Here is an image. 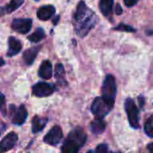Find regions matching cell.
Returning <instances> with one entry per match:
<instances>
[{"label":"cell","mask_w":153,"mask_h":153,"mask_svg":"<svg viewBox=\"0 0 153 153\" xmlns=\"http://www.w3.org/2000/svg\"><path fill=\"white\" fill-rule=\"evenodd\" d=\"M45 30L41 27H39L32 34L28 36V39L32 43H38L40 40H42L45 38Z\"/></svg>","instance_id":"cell-19"},{"label":"cell","mask_w":153,"mask_h":153,"mask_svg":"<svg viewBox=\"0 0 153 153\" xmlns=\"http://www.w3.org/2000/svg\"><path fill=\"white\" fill-rule=\"evenodd\" d=\"M22 48V44L21 40L14 37H9L8 38V50H7V56L12 57L17 54L20 53V51Z\"/></svg>","instance_id":"cell-11"},{"label":"cell","mask_w":153,"mask_h":153,"mask_svg":"<svg viewBox=\"0 0 153 153\" xmlns=\"http://www.w3.org/2000/svg\"><path fill=\"white\" fill-rule=\"evenodd\" d=\"M112 109L113 107L110 106L102 97H97L91 105V112L98 119H103Z\"/></svg>","instance_id":"cell-4"},{"label":"cell","mask_w":153,"mask_h":153,"mask_svg":"<svg viewBox=\"0 0 153 153\" xmlns=\"http://www.w3.org/2000/svg\"><path fill=\"white\" fill-rule=\"evenodd\" d=\"M2 97V113L4 115V105H5V100H4V96L2 94L1 95Z\"/></svg>","instance_id":"cell-26"},{"label":"cell","mask_w":153,"mask_h":153,"mask_svg":"<svg viewBox=\"0 0 153 153\" xmlns=\"http://www.w3.org/2000/svg\"><path fill=\"white\" fill-rule=\"evenodd\" d=\"M138 1L139 0H124V3L127 7H133L138 3Z\"/></svg>","instance_id":"cell-24"},{"label":"cell","mask_w":153,"mask_h":153,"mask_svg":"<svg viewBox=\"0 0 153 153\" xmlns=\"http://www.w3.org/2000/svg\"><path fill=\"white\" fill-rule=\"evenodd\" d=\"M39 76L45 80H49L52 77V64L48 60H45L41 63L39 68Z\"/></svg>","instance_id":"cell-14"},{"label":"cell","mask_w":153,"mask_h":153,"mask_svg":"<svg viewBox=\"0 0 153 153\" xmlns=\"http://www.w3.org/2000/svg\"><path fill=\"white\" fill-rule=\"evenodd\" d=\"M144 130L147 135L153 138V115L149 117V119L146 121L144 126Z\"/></svg>","instance_id":"cell-22"},{"label":"cell","mask_w":153,"mask_h":153,"mask_svg":"<svg viewBox=\"0 0 153 153\" xmlns=\"http://www.w3.org/2000/svg\"><path fill=\"white\" fill-rule=\"evenodd\" d=\"M126 112L128 117V121L133 128H139V109L135 102L131 99L127 98L125 102Z\"/></svg>","instance_id":"cell-5"},{"label":"cell","mask_w":153,"mask_h":153,"mask_svg":"<svg viewBox=\"0 0 153 153\" xmlns=\"http://www.w3.org/2000/svg\"><path fill=\"white\" fill-rule=\"evenodd\" d=\"M48 118H40L38 116H35L32 118L31 121V129H32V133L36 134V133H39L40 131H42L44 129V127L46 126V124L48 122Z\"/></svg>","instance_id":"cell-16"},{"label":"cell","mask_w":153,"mask_h":153,"mask_svg":"<svg viewBox=\"0 0 153 153\" xmlns=\"http://www.w3.org/2000/svg\"><path fill=\"white\" fill-rule=\"evenodd\" d=\"M148 150H149V152L151 153H153V143H150L149 145H148Z\"/></svg>","instance_id":"cell-28"},{"label":"cell","mask_w":153,"mask_h":153,"mask_svg":"<svg viewBox=\"0 0 153 153\" xmlns=\"http://www.w3.org/2000/svg\"><path fill=\"white\" fill-rule=\"evenodd\" d=\"M40 48H41V45L28 48L23 52L22 58H23V60H24V62H25V64L27 65H30L33 64V62H34L35 58L37 57Z\"/></svg>","instance_id":"cell-13"},{"label":"cell","mask_w":153,"mask_h":153,"mask_svg":"<svg viewBox=\"0 0 153 153\" xmlns=\"http://www.w3.org/2000/svg\"><path fill=\"white\" fill-rule=\"evenodd\" d=\"M109 153H120V152H109Z\"/></svg>","instance_id":"cell-33"},{"label":"cell","mask_w":153,"mask_h":153,"mask_svg":"<svg viewBox=\"0 0 153 153\" xmlns=\"http://www.w3.org/2000/svg\"><path fill=\"white\" fill-rule=\"evenodd\" d=\"M55 77L60 85L67 84L66 80H65V72L62 64H56V69H55Z\"/></svg>","instance_id":"cell-17"},{"label":"cell","mask_w":153,"mask_h":153,"mask_svg":"<svg viewBox=\"0 0 153 153\" xmlns=\"http://www.w3.org/2000/svg\"><path fill=\"white\" fill-rule=\"evenodd\" d=\"M99 17L84 1H80L73 16V25L75 33L80 38L86 37L89 32L97 25Z\"/></svg>","instance_id":"cell-1"},{"label":"cell","mask_w":153,"mask_h":153,"mask_svg":"<svg viewBox=\"0 0 153 153\" xmlns=\"http://www.w3.org/2000/svg\"><path fill=\"white\" fill-rule=\"evenodd\" d=\"M10 110H11V113H13V117H12L13 124L16 126H21L26 121L27 117H28V112H27L26 108L23 105L20 106L18 109H16L15 107L11 105Z\"/></svg>","instance_id":"cell-9"},{"label":"cell","mask_w":153,"mask_h":153,"mask_svg":"<svg viewBox=\"0 0 153 153\" xmlns=\"http://www.w3.org/2000/svg\"><path fill=\"white\" fill-rule=\"evenodd\" d=\"M114 0H100V10L105 17L111 19V14L113 12Z\"/></svg>","instance_id":"cell-15"},{"label":"cell","mask_w":153,"mask_h":153,"mask_svg":"<svg viewBox=\"0 0 153 153\" xmlns=\"http://www.w3.org/2000/svg\"><path fill=\"white\" fill-rule=\"evenodd\" d=\"M95 153H108V147L105 143H101L97 146Z\"/></svg>","instance_id":"cell-23"},{"label":"cell","mask_w":153,"mask_h":153,"mask_svg":"<svg viewBox=\"0 0 153 153\" xmlns=\"http://www.w3.org/2000/svg\"><path fill=\"white\" fill-rule=\"evenodd\" d=\"M88 153H93V152H92V151H89V152H88Z\"/></svg>","instance_id":"cell-32"},{"label":"cell","mask_w":153,"mask_h":153,"mask_svg":"<svg viewBox=\"0 0 153 153\" xmlns=\"http://www.w3.org/2000/svg\"><path fill=\"white\" fill-rule=\"evenodd\" d=\"M12 29L21 34H27L32 27V20L29 18L13 19L11 24Z\"/></svg>","instance_id":"cell-6"},{"label":"cell","mask_w":153,"mask_h":153,"mask_svg":"<svg viewBox=\"0 0 153 153\" xmlns=\"http://www.w3.org/2000/svg\"><path fill=\"white\" fill-rule=\"evenodd\" d=\"M17 141H18V135L14 132L9 133L1 141V143H0L1 153L5 152L7 151H10L11 149H13V146L16 144Z\"/></svg>","instance_id":"cell-10"},{"label":"cell","mask_w":153,"mask_h":153,"mask_svg":"<svg viewBox=\"0 0 153 153\" xmlns=\"http://www.w3.org/2000/svg\"><path fill=\"white\" fill-rule=\"evenodd\" d=\"M24 3V0H11L10 3L5 5V7H2V9L5 10L6 13H12L15 10H17L22 4Z\"/></svg>","instance_id":"cell-20"},{"label":"cell","mask_w":153,"mask_h":153,"mask_svg":"<svg viewBox=\"0 0 153 153\" xmlns=\"http://www.w3.org/2000/svg\"><path fill=\"white\" fill-rule=\"evenodd\" d=\"M55 91V86L47 82H38L32 87V93L36 97H48L50 96Z\"/></svg>","instance_id":"cell-8"},{"label":"cell","mask_w":153,"mask_h":153,"mask_svg":"<svg viewBox=\"0 0 153 153\" xmlns=\"http://www.w3.org/2000/svg\"><path fill=\"white\" fill-rule=\"evenodd\" d=\"M4 65V59H2V62H1V65Z\"/></svg>","instance_id":"cell-30"},{"label":"cell","mask_w":153,"mask_h":153,"mask_svg":"<svg viewBox=\"0 0 153 153\" xmlns=\"http://www.w3.org/2000/svg\"><path fill=\"white\" fill-rule=\"evenodd\" d=\"M147 33H148V34H152L153 30H152V31H147Z\"/></svg>","instance_id":"cell-31"},{"label":"cell","mask_w":153,"mask_h":153,"mask_svg":"<svg viewBox=\"0 0 153 153\" xmlns=\"http://www.w3.org/2000/svg\"><path fill=\"white\" fill-rule=\"evenodd\" d=\"M37 1H38V0H37Z\"/></svg>","instance_id":"cell-34"},{"label":"cell","mask_w":153,"mask_h":153,"mask_svg":"<svg viewBox=\"0 0 153 153\" xmlns=\"http://www.w3.org/2000/svg\"><path fill=\"white\" fill-rule=\"evenodd\" d=\"M58 20H59V16H56V18L54 19V22H53V23H54V24L56 25V23L58 22Z\"/></svg>","instance_id":"cell-29"},{"label":"cell","mask_w":153,"mask_h":153,"mask_svg":"<svg viewBox=\"0 0 153 153\" xmlns=\"http://www.w3.org/2000/svg\"><path fill=\"white\" fill-rule=\"evenodd\" d=\"M113 30H118V31H124V32H135L136 31V30L134 27H132L130 25H127L126 23H123V22L119 23Z\"/></svg>","instance_id":"cell-21"},{"label":"cell","mask_w":153,"mask_h":153,"mask_svg":"<svg viewBox=\"0 0 153 153\" xmlns=\"http://www.w3.org/2000/svg\"><path fill=\"white\" fill-rule=\"evenodd\" d=\"M139 101H140V107L143 108L144 106V98H143V96L139 97Z\"/></svg>","instance_id":"cell-27"},{"label":"cell","mask_w":153,"mask_h":153,"mask_svg":"<svg viewBox=\"0 0 153 153\" xmlns=\"http://www.w3.org/2000/svg\"><path fill=\"white\" fill-rule=\"evenodd\" d=\"M90 128H91V131L95 134H101V133H103V131L106 128V122L103 119L96 118L94 121H92L91 123Z\"/></svg>","instance_id":"cell-18"},{"label":"cell","mask_w":153,"mask_h":153,"mask_svg":"<svg viewBox=\"0 0 153 153\" xmlns=\"http://www.w3.org/2000/svg\"><path fill=\"white\" fill-rule=\"evenodd\" d=\"M87 142V134L82 127H75L73 129L67 138L65 139L61 153H79V150Z\"/></svg>","instance_id":"cell-2"},{"label":"cell","mask_w":153,"mask_h":153,"mask_svg":"<svg viewBox=\"0 0 153 153\" xmlns=\"http://www.w3.org/2000/svg\"><path fill=\"white\" fill-rule=\"evenodd\" d=\"M102 98L114 108L116 95H117V83L116 79L112 74H108L103 82L101 89Z\"/></svg>","instance_id":"cell-3"},{"label":"cell","mask_w":153,"mask_h":153,"mask_svg":"<svg viewBox=\"0 0 153 153\" xmlns=\"http://www.w3.org/2000/svg\"><path fill=\"white\" fill-rule=\"evenodd\" d=\"M62 138H63V132L61 127L58 126H54L45 135L43 141L47 144L56 146L60 143Z\"/></svg>","instance_id":"cell-7"},{"label":"cell","mask_w":153,"mask_h":153,"mask_svg":"<svg viewBox=\"0 0 153 153\" xmlns=\"http://www.w3.org/2000/svg\"><path fill=\"white\" fill-rule=\"evenodd\" d=\"M115 12H116V13H117V15H120V14L123 13V8H122V6L120 5V4H117Z\"/></svg>","instance_id":"cell-25"},{"label":"cell","mask_w":153,"mask_h":153,"mask_svg":"<svg viewBox=\"0 0 153 153\" xmlns=\"http://www.w3.org/2000/svg\"><path fill=\"white\" fill-rule=\"evenodd\" d=\"M56 13V8L52 4H47L39 7L37 11V17L41 21H48Z\"/></svg>","instance_id":"cell-12"}]
</instances>
